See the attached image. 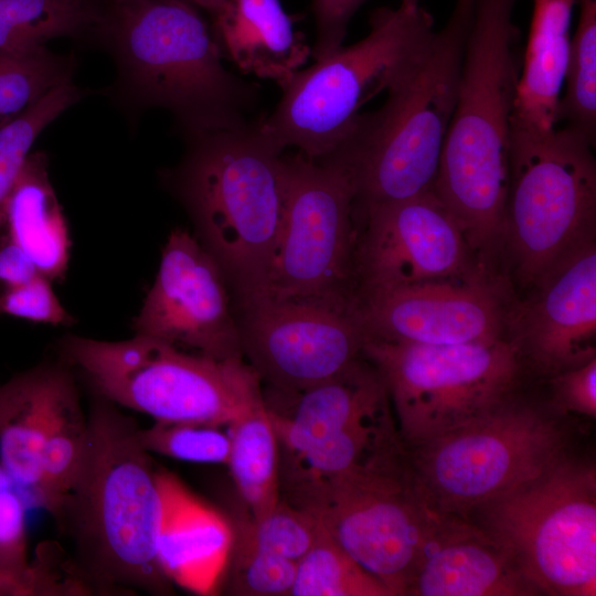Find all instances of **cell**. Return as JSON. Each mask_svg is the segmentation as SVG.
I'll return each instance as SVG.
<instances>
[{
	"label": "cell",
	"instance_id": "obj_1",
	"mask_svg": "<svg viewBox=\"0 0 596 596\" xmlns=\"http://www.w3.org/2000/svg\"><path fill=\"white\" fill-rule=\"evenodd\" d=\"M87 418L81 467L54 519L73 542L71 574L83 594H167L157 558L161 498L139 427L99 396Z\"/></svg>",
	"mask_w": 596,
	"mask_h": 596
},
{
	"label": "cell",
	"instance_id": "obj_2",
	"mask_svg": "<svg viewBox=\"0 0 596 596\" xmlns=\"http://www.w3.org/2000/svg\"><path fill=\"white\" fill-rule=\"evenodd\" d=\"M518 0H475L455 110L434 190L460 225L477 260L503 256L511 118L520 66Z\"/></svg>",
	"mask_w": 596,
	"mask_h": 596
},
{
	"label": "cell",
	"instance_id": "obj_3",
	"mask_svg": "<svg viewBox=\"0 0 596 596\" xmlns=\"http://www.w3.org/2000/svg\"><path fill=\"white\" fill-rule=\"evenodd\" d=\"M475 0H457L408 72L375 111L360 114L327 157L341 161L355 184V213L434 187L455 110Z\"/></svg>",
	"mask_w": 596,
	"mask_h": 596
},
{
	"label": "cell",
	"instance_id": "obj_4",
	"mask_svg": "<svg viewBox=\"0 0 596 596\" xmlns=\"http://www.w3.org/2000/svg\"><path fill=\"white\" fill-rule=\"evenodd\" d=\"M177 189L196 238L215 258L237 296L267 276L286 200L284 155L257 120L237 129L192 136Z\"/></svg>",
	"mask_w": 596,
	"mask_h": 596
},
{
	"label": "cell",
	"instance_id": "obj_5",
	"mask_svg": "<svg viewBox=\"0 0 596 596\" xmlns=\"http://www.w3.org/2000/svg\"><path fill=\"white\" fill-rule=\"evenodd\" d=\"M107 24L129 78L192 136L252 124L258 88L228 72L205 20L189 0L113 3Z\"/></svg>",
	"mask_w": 596,
	"mask_h": 596
},
{
	"label": "cell",
	"instance_id": "obj_6",
	"mask_svg": "<svg viewBox=\"0 0 596 596\" xmlns=\"http://www.w3.org/2000/svg\"><path fill=\"white\" fill-rule=\"evenodd\" d=\"M433 33L419 0L374 10L363 39L292 76L273 113L257 120L259 129L281 151L296 147L312 160L327 157L352 131L361 107L408 72Z\"/></svg>",
	"mask_w": 596,
	"mask_h": 596
},
{
	"label": "cell",
	"instance_id": "obj_7",
	"mask_svg": "<svg viewBox=\"0 0 596 596\" xmlns=\"http://www.w3.org/2000/svg\"><path fill=\"white\" fill-rule=\"evenodd\" d=\"M550 404L512 396L407 449L408 480L430 509L468 518L572 455L571 428Z\"/></svg>",
	"mask_w": 596,
	"mask_h": 596
},
{
	"label": "cell",
	"instance_id": "obj_8",
	"mask_svg": "<svg viewBox=\"0 0 596 596\" xmlns=\"http://www.w3.org/2000/svg\"><path fill=\"white\" fill-rule=\"evenodd\" d=\"M60 347L97 396L155 422L228 425L265 402L244 359L217 360L136 334L121 341L67 336Z\"/></svg>",
	"mask_w": 596,
	"mask_h": 596
},
{
	"label": "cell",
	"instance_id": "obj_9",
	"mask_svg": "<svg viewBox=\"0 0 596 596\" xmlns=\"http://www.w3.org/2000/svg\"><path fill=\"white\" fill-rule=\"evenodd\" d=\"M594 146L566 125L510 131L503 253L525 288L596 238Z\"/></svg>",
	"mask_w": 596,
	"mask_h": 596
},
{
	"label": "cell",
	"instance_id": "obj_10",
	"mask_svg": "<svg viewBox=\"0 0 596 596\" xmlns=\"http://www.w3.org/2000/svg\"><path fill=\"white\" fill-rule=\"evenodd\" d=\"M406 448L454 430L518 394L523 364L507 337L462 344L365 338Z\"/></svg>",
	"mask_w": 596,
	"mask_h": 596
},
{
	"label": "cell",
	"instance_id": "obj_11",
	"mask_svg": "<svg viewBox=\"0 0 596 596\" xmlns=\"http://www.w3.org/2000/svg\"><path fill=\"white\" fill-rule=\"evenodd\" d=\"M467 519L510 553L540 594L596 595V469L570 455Z\"/></svg>",
	"mask_w": 596,
	"mask_h": 596
},
{
	"label": "cell",
	"instance_id": "obj_12",
	"mask_svg": "<svg viewBox=\"0 0 596 596\" xmlns=\"http://www.w3.org/2000/svg\"><path fill=\"white\" fill-rule=\"evenodd\" d=\"M284 160L283 221L267 276L254 292L339 309L355 307L352 174L331 157L312 160L298 152Z\"/></svg>",
	"mask_w": 596,
	"mask_h": 596
},
{
	"label": "cell",
	"instance_id": "obj_13",
	"mask_svg": "<svg viewBox=\"0 0 596 596\" xmlns=\"http://www.w3.org/2000/svg\"><path fill=\"white\" fill-rule=\"evenodd\" d=\"M393 596H403L436 511L409 483L407 465L344 472L287 491Z\"/></svg>",
	"mask_w": 596,
	"mask_h": 596
},
{
	"label": "cell",
	"instance_id": "obj_14",
	"mask_svg": "<svg viewBox=\"0 0 596 596\" xmlns=\"http://www.w3.org/2000/svg\"><path fill=\"white\" fill-rule=\"evenodd\" d=\"M243 356L277 393H296L330 380L361 359L365 333L358 306L347 309L237 296Z\"/></svg>",
	"mask_w": 596,
	"mask_h": 596
},
{
	"label": "cell",
	"instance_id": "obj_15",
	"mask_svg": "<svg viewBox=\"0 0 596 596\" xmlns=\"http://www.w3.org/2000/svg\"><path fill=\"white\" fill-rule=\"evenodd\" d=\"M359 216L364 228L354 253L355 298L486 270L434 187L368 206Z\"/></svg>",
	"mask_w": 596,
	"mask_h": 596
},
{
	"label": "cell",
	"instance_id": "obj_16",
	"mask_svg": "<svg viewBox=\"0 0 596 596\" xmlns=\"http://www.w3.org/2000/svg\"><path fill=\"white\" fill-rule=\"evenodd\" d=\"M227 284L196 236L173 230L132 321L135 334L217 360L244 359Z\"/></svg>",
	"mask_w": 596,
	"mask_h": 596
},
{
	"label": "cell",
	"instance_id": "obj_17",
	"mask_svg": "<svg viewBox=\"0 0 596 596\" xmlns=\"http://www.w3.org/2000/svg\"><path fill=\"white\" fill-rule=\"evenodd\" d=\"M365 338L462 344L505 337L512 302L503 279L486 270L355 298Z\"/></svg>",
	"mask_w": 596,
	"mask_h": 596
},
{
	"label": "cell",
	"instance_id": "obj_18",
	"mask_svg": "<svg viewBox=\"0 0 596 596\" xmlns=\"http://www.w3.org/2000/svg\"><path fill=\"white\" fill-rule=\"evenodd\" d=\"M505 337L524 370L550 377L596 358V238L562 258L523 300H512Z\"/></svg>",
	"mask_w": 596,
	"mask_h": 596
},
{
	"label": "cell",
	"instance_id": "obj_19",
	"mask_svg": "<svg viewBox=\"0 0 596 596\" xmlns=\"http://www.w3.org/2000/svg\"><path fill=\"white\" fill-rule=\"evenodd\" d=\"M404 595L530 596L539 590L510 553L473 521L436 511Z\"/></svg>",
	"mask_w": 596,
	"mask_h": 596
},
{
	"label": "cell",
	"instance_id": "obj_20",
	"mask_svg": "<svg viewBox=\"0 0 596 596\" xmlns=\"http://www.w3.org/2000/svg\"><path fill=\"white\" fill-rule=\"evenodd\" d=\"M161 520L157 558L163 575L199 595L216 590L228 563L234 532L215 509L174 475L157 471Z\"/></svg>",
	"mask_w": 596,
	"mask_h": 596
},
{
	"label": "cell",
	"instance_id": "obj_21",
	"mask_svg": "<svg viewBox=\"0 0 596 596\" xmlns=\"http://www.w3.org/2000/svg\"><path fill=\"white\" fill-rule=\"evenodd\" d=\"M366 360V359H365ZM289 407L270 409L280 461L294 459L351 425L392 407L382 377L362 358L337 376L296 393H277Z\"/></svg>",
	"mask_w": 596,
	"mask_h": 596
},
{
	"label": "cell",
	"instance_id": "obj_22",
	"mask_svg": "<svg viewBox=\"0 0 596 596\" xmlns=\"http://www.w3.org/2000/svg\"><path fill=\"white\" fill-rule=\"evenodd\" d=\"M75 382L64 361L43 362L0 384V465L40 507V453L64 391Z\"/></svg>",
	"mask_w": 596,
	"mask_h": 596
},
{
	"label": "cell",
	"instance_id": "obj_23",
	"mask_svg": "<svg viewBox=\"0 0 596 596\" xmlns=\"http://www.w3.org/2000/svg\"><path fill=\"white\" fill-rule=\"evenodd\" d=\"M221 53L241 73L274 81L283 88L311 56L280 0H225L212 14Z\"/></svg>",
	"mask_w": 596,
	"mask_h": 596
},
{
	"label": "cell",
	"instance_id": "obj_24",
	"mask_svg": "<svg viewBox=\"0 0 596 596\" xmlns=\"http://www.w3.org/2000/svg\"><path fill=\"white\" fill-rule=\"evenodd\" d=\"M575 1L534 0L511 129L544 132L557 126Z\"/></svg>",
	"mask_w": 596,
	"mask_h": 596
},
{
	"label": "cell",
	"instance_id": "obj_25",
	"mask_svg": "<svg viewBox=\"0 0 596 596\" xmlns=\"http://www.w3.org/2000/svg\"><path fill=\"white\" fill-rule=\"evenodd\" d=\"M49 279H63L70 234L47 171V158L30 152L7 202L2 231Z\"/></svg>",
	"mask_w": 596,
	"mask_h": 596
},
{
	"label": "cell",
	"instance_id": "obj_26",
	"mask_svg": "<svg viewBox=\"0 0 596 596\" xmlns=\"http://www.w3.org/2000/svg\"><path fill=\"white\" fill-rule=\"evenodd\" d=\"M227 433L226 465L252 520H259L281 499L279 443L265 402L230 423Z\"/></svg>",
	"mask_w": 596,
	"mask_h": 596
},
{
	"label": "cell",
	"instance_id": "obj_27",
	"mask_svg": "<svg viewBox=\"0 0 596 596\" xmlns=\"http://www.w3.org/2000/svg\"><path fill=\"white\" fill-rule=\"evenodd\" d=\"M88 418L76 383L60 397L40 453V507L55 519L72 488L84 455Z\"/></svg>",
	"mask_w": 596,
	"mask_h": 596
},
{
	"label": "cell",
	"instance_id": "obj_28",
	"mask_svg": "<svg viewBox=\"0 0 596 596\" xmlns=\"http://www.w3.org/2000/svg\"><path fill=\"white\" fill-rule=\"evenodd\" d=\"M98 21L93 0H0V58L41 50Z\"/></svg>",
	"mask_w": 596,
	"mask_h": 596
},
{
	"label": "cell",
	"instance_id": "obj_29",
	"mask_svg": "<svg viewBox=\"0 0 596 596\" xmlns=\"http://www.w3.org/2000/svg\"><path fill=\"white\" fill-rule=\"evenodd\" d=\"M575 33L570 38L558 121L596 140V0H578Z\"/></svg>",
	"mask_w": 596,
	"mask_h": 596
},
{
	"label": "cell",
	"instance_id": "obj_30",
	"mask_svg": "<svg viewBox=\"0 0 596 596\" xmlns=\"http://www.w3.org/2000/svg\"><path fill=\"white\" fill-rule=\"evenodd\" d=\"M291 596H393L324 530L298 561Z\"/></svg>",
	"mask_w": 596,
	"mask_h": 596
},
{
	"label": "cell",
	"instance_id": "obj_31",
	"mask_svg": "<svg viewBox=\"0 0 596 596\" xmlns=\"http://www.w3.org/2000/svg\"><path fill=\"white\" fill-rule=\"evenodd\" d=\"M81 92L70 81L56 85L20 116L0 128V233L8 199L42 130L78 100Z\"/></svg>",
	"mask_w": 596,
	"mask_h": 596
},
{
	"label": "cell",
	"instance_id": "obj_32",
	"mask_svg": "<svg viewBox=\"0 0 596 596\" xmlns=\"http://www.w3.org/2000/svg\"><path fill=\"white\" fill-rule=\"evenodd\" d=\"M30 503L0 465V594L35 595V577L28 557L25 517Z\"/></svg>",
	"mask_w": 596,
	"mask_h": 596
},
{
	"label": "cell",
	"instance_id": "obj_33",
	"mask_svg": "<svg viewBox=\"0 0 596 596\" xmlns=\"http://www.w3.org/2000/svg\"><path fill=\"white\" fill-rule=\"evenodd\" d=\"M70 81L66 61L46 47L0 58V128L20 116L45 93Z\"/></svg>",
	"mask_w": 596,
	"mask_h": 596
},
{
	"label": "cell",
	"instance_id": "obj_34",
	"mask_svg": "<svg viewBox=\"0 0 596 596\" xmlns=\"http://www.w3.org/2000/svg\"><path fill=\"white\" fill-rule=\"evenodd\" d=\"M319 530L320 522L313 514L280 499L264 518L242 523L237 539L298 563L312 546Z\"/></svg>",
	"mask_w": 596,
	"mask_h": 596
},
{
	"label": "cell",
	"instance_id": "obj_35",
	"mask_svg": "<svg viewBox=\"0 0 596 596\" xmlns=\"http://www.w3.org/2000/svg\"><path fill=\"white\" fill-rule=\"evenodd\" d=\"M220 426L185 423L155 422L139 428V440L148 453L177 460L202 464H227L230 436Z\"/></svg>",
	"mask_w": 596,
	"mask_h": 596
},
{
	"label": "cell",
	"instance_id": "obj_36",
	"mask_svg": "<svg viewBox=\"0 0 596 596\" xmlns=\"http://www.w3.org/2000/svg\"><path fill=\"white\" fill-rule=\"evenodd\" d=\"M228 567V590L245 596L290 595L297 562L258 550L233 539Z\"/></svg>",
	"mask_w": 596,
	"mask_h": 596
},
{
	"label": "cell",
	"instance_id": "obj_37",
	"mask_svg": "<svg viewBox=\"0 0 596 596\" xmlns=\"http://www.w3.org/2000/svg\"><path fill=\"white\" fill-rule=\"evenodd\" d=\"M0 316H11L52 326L74 321L52 288V280L40 274L30 281L0 290Z\"/></svg>",
	"mask_w": 596,
	"mask_h": 596
},
{
	"label": "cell",
	"instance_id": "obj_38",
	"mask_svg": "<svg viewBox=\"0 0 596 596\" xmlns=\"http://www.w3.org/2000/svg\"><path fill=\"white\" fill-rule=\"evenodd\" d=\"M550 406L560 414L596 417V358L549 377Z\"/></svg>",
	"mask_w": 596,
	"mask_h": 596
},
{
	"label": "cell",
	"instance_id": "obj_39",
	"mask_svg": "<svg viewBox=\"0 0 596 596\" xmlns=\"http://www.w3.org/2000/svg\"><path fill=\"white\" fill-rule=\"evenodd\" d=\"M365 1L311 0L316 29L311 56L316 61L342 46L351 18Z\"/></svg>",
	"mask_w": 596,
	"mask_h": 596
},
{
	"label": "cell",
	"instance_id": "obj_40",
	"mask_svg": "<svg viewBox=\"0 0 596 596\" xmlns=\"http://www.w3.org/2000/svg\"><path fill=\"white\" fill-rule=\"evenodd\" d=\"M41 273L29 255L6 233H0V290L30 281Z\"/></svg>",
	"mask_w": 596,
	"mask_h": 596
},
{
	"label": "cell",
	"instance_id": "obj_41",
	"mask_svg": "<svg viewBox=\"0 0 596 596\" xmlns=\"http://www.w3.org/2000/svg\"><path fill=\"white\" fill-rule=\"evenodd\" d=\"M196 7H201L214 14L225 2V0H189Z\"/></svg>",
	"mask_w": 596,
	"mask_h": 596
},
{
	"label": "cell",
	"instance_id": "obj_42",
	"mask_svg": "<svg viewBox=\"0 0 596 596\" xmlns=\"http://www.w3.org/2000/svg\"><path fill=\"white\" fill-rule=\"evenodd\" d=\"M124 1H127V0H111V3H119V2H124Z\"/></svg>",
	"mask_w": 596,
	"mask_h": 596
},
{
	"label": "cell",
	"instance_id": "obj_43",
	"mask_svg": "<svg viewBox=\"0 0 596 596\" xmlns=\"http://www.w3.org/2000/svg\"><path fill=\"white\" fill-rule=\"evenodd\" d=\"M1 595V594H0Z\"/></svg>",
	"mask_w": 596,
	"mask_h": 596
}]
</instances>
